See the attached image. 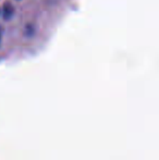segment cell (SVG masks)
<instances>
[{
    "label": "cell",
    "mask_w": 159,
    "mask_h": 160,
    "mask_svg": "<svg viewBox=\"0 0 159 160\" xmlns=\"http://www.w3.org/2000/svg\"><path fill=\"white\" fill-rule=\"evenodd\" d=\"M0 42H1V31H0Z\"/></svg>",
    "instance_id": "cell-1"
}]
</instances>
